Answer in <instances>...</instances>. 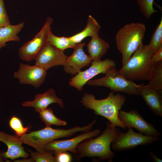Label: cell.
<instances>
[{
	"instance_id": "cell-1",
	"label": "cell",
	"mask_w": 162,
	"mask_h": 162,
	"mask_svg": "<svg viewBox=\"0 0 162 162\" xmlns=\"http://www.w3.org/2000/svg\"><path fill=\"white\" fill-rule=\"evenodd\" d=\"M122 131L118 128H112L110 122H106V128L100 136L95 138L86 139L80 142L74 154L77 160L85 157L96 158L100 161L108 160L112 162L115 154L110 149L113 140Z\"/></svg>"
},
{
	"instance_id": "cell-2",
	"label": "cell",
	"mask_w": 162,
	"mask_h": 162,
	"mask_svg": "<svg viewBox=\"0 0 162 162\" xmlns=\"http://www.w3.org/2000/svg\"><path fill=\"white\" fill-rule=\"evenodd\" d=\"M114 93L110 92L106 98L100 100L96 99L91 94L85 93L80 102L86 109L93 110L97 115L107 118L112 128L125 129L126 127L118 118L119 111L125 103V98L119 93Z\"/></svg>"
},
{
	"instance_id": "cell-3",
	"label": "cell",
	"mask_w": 162,
	"mask_h": 162,
	"mask_svg": "<svg viewBox=\"0 0 162 162\" xmlns=\"http://www.w3.org/2000/svg\"><path fill=\"white\" fill-rule=\"evenodd\" d=\"M94 119L90 123L83 127L76 126L68 129H54L51 126L26 134L20 137L22 143L35 148L37 151L44 152L45 145L55 139L72 136L76 133L90 131L96 122Z\"/></svg>"
},
{
	"instance_id": "cell-4",
	"label": "cell",
	"mask_w": 162,
	"mask_h": 162,
	"mask_svg": "<svg viewBox=\"0 0 162 162\" xmlns=\"http://www.w3.org/2000/svg\"><path fill=\"white\" fill-rule=\"evenodd\" d=\"M154 54L149 44H142L119 71L130 80H148L154 66L150 62Z\"/></svg>"
},
{
	"instance_id": "cell-5",
	"label": "cell",
	"mask_w": 162,
	"mask_h": 162,
	"mask_svg": "<svg viewBox=\"0 0 162 162\" xmlns=\"http://www.w3.org/2000/svg\"><path fill=\"white\" fill-rule=\"evenodd\" d=\"M142 22H132L124 25L116 36L117 47L122 56V66L142 45L146 31Z\"/></svg>"
},
{
	"instance_id": "cell-6",
	"label": "cell",
	"mask_w": 162,
	"mask_h": 162,
	"mask_svg": "<svg viewBox=\"0 0 162 162\" xmlns=\"http://www.w3.org/2000/svg\"><path fill=\"white\" fill-rule=\"evenodd\" d=\"M100 78L89 80L87 84L107 87L114 92H122L129 95H140L139 85L126 78L116 67L110 70Z\"/></svg>"
},
{
	"instance_id": "cell-7",
	"label": "cell",
	"mask_w": 162,
	"mask_h": 162,
	"mask_svg": "<svg viewBox=\"0 0 162 162\" xmlns=\"http://www.w3.org/2000/svg\"><path fill=\"white\" fill-rule=\"evenodd\" d=\"M53 20L50 17L46 18L41 30L31 40L24 43L19 48V57L22 61L30 62L35 60L38 54L48 42L49 32Z\"/></svg>"
},
{
	"instance_id": "cell-8",
	"label": "cell",
	"mask_w": 162,
	"mask_h": 162,
	"mask_svg": "<svg viewBox=\"0 0 162 162\" xmlns=\"http://www.w3.org/2000/svg\"><path fill=\"white\" fill-rule=\"evenodd\" d=\"M160 140L159 137L147 136L128 129L125 133L121 132L113 140L111 148L114 151L121 152L135 148L139 146L149 145Z\"/></svg>"
},
{
	"instance_id": "cell-9",
	"label": "cell",
	"mask_w": 162,
	"mask_h": 162,
	"mask_svg": "<svg viewBox=\"0 0 162 162\" xmlns=\"http://www.w3.org/2000/svg\"><path fill=\"white\" fill-rule=\"evenodd\" d=\"M91 63L89 68L84 71H80L70 80V86L75 88L79 91H82L83 86L91 79L101 73L105 74L116 65L114 60L109 58L103 61H93Z\"/></svg>"
},
{
	"instance_id": "cell-10",
	"label": "cell",
	"mask_w": 162,
	"mask_h": 162,
	"mask_svg": "<svg viewBox=\"0 0 162 162\" xmlns=\"http://www.w3.org/2000/svg\"><path fill=\"white\" fill-rule=\"evenodd\" d=\"M118 118L128 129L134 128L144 135L159 137L161 134L154 126L147 122L136 110L126 112L120 110Z\"/></svg>"
},
{
	"instance_id": "cell-11",
	"label": "cell",
	"mask_w": 162,
	"mask_h": 162,
	"mask_svg": "<svg viewBox=\"0 0 162 162\" xmlns=\"http://www.w3.org/2000/svg\"><path fill=\"white\" fill-rule=\"evenodd\" d=\"M46 75V70L38 65L20 62L18 69L14 73L13 76L20 84H28L38 88L44 83Z\"/></svg>"
},
{
	"instance_id": "cell-12",
	"label": "cell",
	"mask_w": 162,
	"mask_h": 162,
	"mask_svg": "<svg viewBox=\"0 0 162 162\" xmlns=\"http://www.w3.org/2000/svg\"><path fill=\"white\" fill-rule=\"evenodd\" d=\"M67 57L64 51L57 49L47 42L36 57L35 64L47 70L53 67L63 66Z\"/></svg>"
},
{
	"instance_id": "cell-13",
	"label": "cell",
	"mask_w": 162,
	"mask_h": 162,
	"mask_svg": "<svg viewBox=\"0 0 162 162\" xmlns=\"http://www.w3.org/2000/svg\"><path fill=\"white\" fill-rule=\"evenodd\" d=\"M101 133L99 129L84 132L71 139L63 140H54L46 144L45 149L52 152L54 153L69 151L74 154L77 146L82 141L86 139L96 137Z\"/></svg>"
},
{
	"instance_id": "cell-14",
	"label": "cell",
	"mask_w": 162,
	"mask_h": 162,
	"mask_svg": "<svg viewBox=\"0 0 162 162\" xmlns=\"http://www.w3.org/2000/svg\"><path fill=\"white\" fill-rule=\"evenodd\" d=\"M86 45L84 43L78 44L74 48L72 54L67 57L63 66L64 71L72 75H75L83 68L88 66L92 60L89 55L86 54L83 48Z\"/></svg>"
},
{
	"instance_id": "cell-15",
	"label": "cell",
	"mask_w": 162,
	"mask_h": 162,
	"mask_svg": "<svg viewBox=\"0 0 162 162\" xmlns=\"http://www.w3.org/2000/svg\"><path fill=\"white\" fill-rule=\"evenodd\" d=\"M0 141L5 143L8 147L7 152L1 154L4 158L14 160L21 157L26 158L30 156L25 150L19 137L0 131Z\"/></svg>"
},
{
	"instance_id": "cell-16",
	"label": "cell",
	"mask_w": 162,
	"mask_h": 162,
	"mask_svg": "<svg viewBox=\"0 0 162 162\" xmlns=\"http://www.w3.org/2000/svg\"><path fill=\"white\" fill-rule=\"evenodd\" d=\"M53 103L57 104L61 108L64 107L62 100L57 97L54 89L50 88L43 93L37 94L34 100L25 101L21 105L23 106L33 107L35 111L39 113Z\"/></svg>"
},
{
	"instance_id": "cell-17",
	"label": "cell",
	"mask_w": 162,
	"mask_h": 162,
	"mask_svg": "<svg viewBox=\"0 0 162 162\" xmlns=\"http://www.w3.org/2000/svg\"><path fill=\"white\" fill-rule=\"evenodd\" d=\"M140 95H141L146 104L155 115L162 117V98L160 92L148 84L139 85Z\"/></svg>"
},
{
	"instance_id": "cell-18",
	"label": "cell",
	"mask_w": 162,
	"mask_h": 162,
	"mask_svg": "<svg viewBox=\"0 0 162 162\" xmlns=\"http://www.w3.org/2000/svg\"><path fill=\"white\" fill-rule=\"evenodd\" d=\"M87 50L92 60H101L110 47L109 43L101 38L98 35L92 37L87 45Z\"/></svg>"
},
{
	"instance_id": "cell-19",
	"label": "cell",
	"mask_w": 162,
	"mask_h": 162,
	"mask_svg": "<svg viewBox=\"0 0 162 162\" xmlns=\"http://www.w3.org/2000/svg\"><path fill=\"white\" fill-rule=\"evenodd\" d=\"M24 24L25 22H22L16 25L10 24L0 28V49L5 47L7 42L20 40L18 34L23 28Z\"/></svg>"
},
{
	"instance_id": "cell-20",
	"label": "cell",
	"mask_w": 162,
	"mask_h": 162,
	"mask_svg": "<svg viewBox=\"0 0 162 162\" xmlns=\"http://www.w3.org/2000/svg\"><path fill=\"white\" fill-rule=\"evenodd\" d=\"M101 26L91 15L89 16L85 28L81 32L70 37V39L76 44L81 43L85 38L98 35Z\"/></svg>"
},
{
	"instance_id": "cell-21",
	"label": "cell",
	"mask_w": 162,
	"mask_h": 162,
	"mask_svg": "<svg viewBox=\"0 0 162 162\" xmlns=\"http://www.w3.org/2000/svg\"><path fill=\"white\" fill-rule=\"evenodd\" d=\"M48 43L57 49L64 51L68 48H74L77 44L73 42L69 37H58L54 35L50 31L48 38Z\"/></svg>"
},
{
	"instance_id": "cell-22",
	"label": "cell",
	"mask_w": 162,
	"mask_h": 162,
	"mask_svg": "<svg viewBox=\"0 0 162 162\" xmlns=\"http://www.w3.org/2000/svg\"><path fill=\"white\" fill-rule=\"evenodd\" d=\"M148 80L150 86L160 92L162 89V61L153 66Z\"/></svg>"
},
{
	"instance_id": "cell-23",
	"label": "cell",
	"mask_w": 162,
	"mask_h": 162,
	"mask_svg": "<svg viewBox=\"0 0 162 162\" xmlns=\"http://www.w3.org/2000/svg\"><path fill=\"white\" fill-rule=\"evenodd\" d=\"M39 116L41 120L45 124L46 126H51L52 125L65 126L67 123L55 116L51 108H46L39 113Z\"/></svg>"
},
{
	"instance_id": "cell-24",
	"label": "cell",
	"mask_w": 162,
	"mask_h": 162,
	"mask_svg": "<svg viewBox=\"0 0 162 162\" xmlns=\"http://www.w3.org/2000/svg\"><path fill=\"white\" fill-rule=\"evenodd\" d=\"M154 53L162 46V17L152 34L149 44Z\"/></svg>"
},
{
	"instance_id": "cell-25",
	"label": "cell",
	"mask_w": 162,
	"mask_h": 162,
	"mask_svg": "<svg viewBox=\"0 0 162 162\" xmlns=\"http://www.w3.org/2000/svg\"><path fill=\"white\" fill-rule=\"evenodd\" d=\"M52 152L47 150L42 152H30L31 157L34 161L36 162H56L55 157L52 154Z\"/></svg>"
},
{
	"instance_id": "cell-26",
	"label": "cell",
	"mask_w": 162,
	"mask_h": 162,
	"mask_svg": "<svg viewBox=\"0 0 162 162\" xmlns=\"http://www.w3.org/2000/svg\"><path fill=\"white\" fill-rule=\"evenodd\" d=\"M154 0H137L140 11L145 17L149 19L154 13L158 11L155 10L153 4Z\"/></svg>"
},
{
	"instance_id": "cell-27",
	"label": "cell",
	"mask_w": 162,
	"mask_h": 162,
	"mask_svg": "<svg viewBox=\"0 0 162 162\" xmlns=\"http://www.w3.org/2000/svg\"><path fill=\"white\" fill-rule=\"evenodd\" d=\"M9 124L10 128L15 131L16 135L20 137L26 134L30 128V127H23L21 120L14 116L10 119Z\"/></svg>"
},
{
	"instance_id": "cell-28",
	"label": "cell",
	"mask_w": 162,
	"mask_h": 162,
	"mask_svg": "<svg viewBox=\"0 0 162 162\" xmlns=\"http://www.w3.org/2000/svg\"><path fill=\"white\" fill-rule=\"evenodd\" d=\"M10 24L5 7L4 0H0V28Z\"/></svg>"
},
{
	"instance_id": "cell-29",
	"label": "cell",
	"mask_w": 162,
	"mask_h": 162,
	"mask_svg": "<svg viewBox=\"0 0 162 162\" xmlns=\"http://www.w3.org/2000/svg\"><path fill=\"white\" fill-rule=\"evenodd\" d=\"M56 162H70L72 160L71 155L66 152L54 153Z\"/></svg>"
},
{
	"instance_id": "cell-30",
	"label": "cell",
	"mask_w": 162,
	"mask_h": 162,
	"mask_svg": "<svg viewBox=\"0 0 162 162\" xmlns=\"http://www.w3.org/2000/svg\"><path fill=\"white\" fill-rule=\"evenodd\" d=\"M161 61H162V46L153 55L150 59V62L152 65H154Z\"/></svg>"
},
{
	"instance_id": "cell-31",
	"label": "cell",
	"mask_w": 162,
	"mask_h": 162,
	"mask_svg": "<svg viewBox=\"0 0 162 162\" xmlns=\"http://www.w3.org/2000/svg\"><path fill=\"white\" fill-rule=\"evenodd\" d=\"M149 154L151 159L154 162H162V160L157 157L152 152L149 153Z\"/></svg>"
},
{
	"instance_id": "cell-32",
	"label": "cell",
	"mask_w": 162,
	"mask_h": 162,
	"mask_svg": "<svg viewBox=\"0 0 162 162\" xmlns=\"http://www.w3.org/2000/svg\"><path fill=\"white\" fill-rule=\"evenodd\" d=\"M23 159L22 160H14V162H34L33 159L31 157L30 158L28 159H26V158H23Z\"/></svg>"
},
{
	"instance_id": "cell-33",
	"label": "cell",
	"mask_w": 162,
	"mask_h": 162,
	"mask_svg": "<svg viewBox=\"0 0 162 162\" xmlns=\"http://www.w3.org/2000/svg\"><path fill=\"white\" fill-rule=\"evenodd\" d=\"M2 156L1 154H0V162L4 161V160L3 159Z\"/></svg>"
}]
</instances>
